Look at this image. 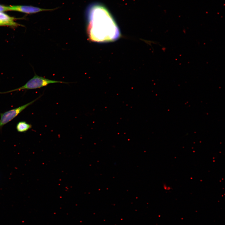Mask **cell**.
<instances>
[{"label": "cell", "mask_w": 225, "mask_h": 225, "mask_svg": "<svg viewBox=\"0 0 225 225\" xmlns=\"http://www.w3.org/2000/svg\"><path fill=\"white\" fill-rule=\"evenodd\" d=\"M88 32L91 39L97 42H107L117 39L119 30L111 13L104 5L94 3L88 8Z\"/></svg>", "instance_id": "6da1fadb"}, {"label": "cell", "mask_w": 225, "mask_h": 225, "mask_svg": "<svg viewBox=\"0 0 225 225\" xmlns=\"http://www.w3.org/2000/svg\"><path fill=\"white\" fill-rule=\"evenodd\" d=\"M42 95L33 101L18 108L8 111L0 113V130L5 125L8 123L16 118L22 111L39 99Z\"/></svg>", "instance_id": "3957f363"}, {"label": "cell", "mask_w": 225, "mask_h": 225, "mask_svg": "<svg viewBox=\"0 0 225 225\" xmlns=\"http://www.w3.org/2000/svg\"><path fill=\"white\" fill-rule=\"evenodd\" d=\"M9 10L15 11L26 13H34L42 11H51L54 9H45L30 6H9Z\"/></svg>", "instance_id": "277c9868"}, {"label": "cell", "mask_w": 225, "mask_h": 225, "mask_svg": "<svg viewBox=\"0 0 225 225\" xmlns=\"http://www.w3.org/2000/svg\"><path fill=\"white\" fill-rule=\"evenodd\" d=\"M0 26H2V24H1V23H0Z\"/></svg>", "instance_id": "9c48e42d"}, {"label": "cell", "mask_w": 225, "mask_h": 225, "mask_svg": "<svg viewBox=\"0 0 225 225\" xmlns=\"http://www.w3.org/2000/svg\"><path fill=\"white\" fill-rule=\"evenodd\" d=\"M8 10H9L8 7L0 5V12Z\"/></svg>", "instance_id": "52a82bcc"}, {"label": "cell", "mask_w": 225, "mask_h": 225, "mask_svg": "<svg viewBox=\"0 0 225 225\" xmlns=\"http://www.w3.org/2000/svg\"><path fill=\"white\" fill-rule=\"evenodd\" d=\"M57 83H68L63 81L50 80L35 74L32 78L21 87L6 92H0V93L6 94L23 90L36 89L47 86L49 84Z\"/></svg>", "instance_id": "7a4b0ae2"}, {"label": "cell", "mask_w": 225, "mask_h": 225, "mask_svg": "<svg viewBox=\"0 0 225 225\" xmlns=\"http://www.w3.org/2000/svg\"><path fill=\"white\" fill-rule=\"evenodd\" d=\"M32 127L31 124L25 121H22L18 122L16 125V129L19 132H25Z\"/></svg>", "instance_id": "8992f818"}, {"label": "cell", "mask_w": 225, "mask_h": 225, "mask_svg": "<svg viewBox=\"0 0 225 225\" xmlns=\"http://www.w3.org/2000/svg\"><path fill=\"white\" fill-rule=\"evenodd\" d=\"M163 188L165 190L169 191L171 190V187L166 184H164L163 185Z\"/></svg>", "instance_id": "ba28073f"}, {"label": "cell", "mask_w": 225, "mask_h": 225, "mask_svg": "<svg viewBox=\"0 0 225 225\" xmlns=\"http://www.w3.org/2000/svg\"><path fill=\"white\" fill-rule=\"evenodd\" d=\"M15 19L13 17H10L3 12H0V23L2 26H17L18 24L14 21Z\"/></svg>", "instance_id": "5b68a950"}]
</instances>
